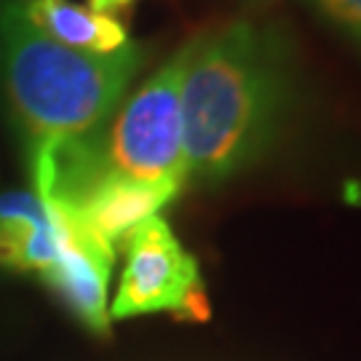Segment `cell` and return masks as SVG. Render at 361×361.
Instances as JSON below:
<instances>
[{
  "label": "cell",
  "mask_w": 361,
  "mask_h": 361,
  "mask_svg": "<svg viewBox=\"0 0 361 361\" xmlns=\"http://www.w3.org/2000/svg\"><path fill=\"white\" fill-rule=\"evenodd\" d=\"M249 6H255V8H262V6H268V3H273V0H246Z\"/></svg>",
  "instance_id": "obj_10"
},
{
  "label": "cell",
  "mask_w": 361,
  "mask_h": 361,
  "mask_svg": "<svg viewBox=\"0 0 361 361\" xmlns=\"http://www.w3.org/2000/svg\"><path fill=\"white\" fill-rule=\"evenodd\" d=\"M302 78L284 27L233 19L190 38L182 80L188 180L222 185L281 145Z\"/></svg>",
  "instance_id": "obj_1"
},
{
  "label": "cell",
  "mask_w": 361,
  "mask_h": 361,
  "mask_svg": "<svg viewBox=\"0 0 361 361\" xmlns=\"http://www.w3.org/2000/svg\"><path fill=\"white\" fill-rule=\"evenodd\" d=\"M180 193L182 188L177 185L104 177L89 185L73 201L67 204L54 201V204L67 209L83 228H89L97 238H102L104 244L118 252L137 225H142L150 217H158Z\"/></svg>",
  "instance_id": "obj_6"
},
{
  "label": "cell",
  "mask_w": 361,
  "mask_h": 361,
  "mask_svg": "<svg viewBox=\"0 0 361 361\" xmlns=\"http://www.w3.org/2000/svg\"><path fill=\"white\" fill-rule=\"evenodd\" d=\"M123 271L110 302V322L171 313L207 322L209 297L198 259L182 246L166 219L150 217L123 241Z\"/></svg>",
  "instance_id": "obj_3"
},
{
  "label": "cell",
  "mask_w": 361,
  "mask_h": 361,
  "mask_svg": "<svg viewBox=\"0 0 361 361\" xmlns=\"http://www.w3.org/2000/svg\"><path fill=\"white\" fill-rule=\"evenodd\" d=\"M140 0H89V6L99 13H110V16H121V13L131 11Z\"/></svg>",
  "instance_id": "obj_9"
},
{
  "label": "cell",
  "mask_w": 361,
  "mask_h": 361,
  "mask_svg": "<svg viewBox=\"0 0 361 361\" xmlns=\"http://www.w3.org/2000/svg\"><path fill=\"white\" fill-rule=\"evenodd\" d=\"M65 244V217L59 207L27 190L0 193V271L40 279Z\"/></svg>",
  "instance_id": "obj_5"
},
{
  "label": "cell",
  "mask_w": 361,
  "mask_h": 361,
  "mask_svg": "<svg viewBox=\"0 0 361 361\" xmlns=\"http://www.w3.org/2000/svg\"><path fill=\"white\" fill-rule=\"evenodd\" d=\"M313 11H319L335 25L345 38L356 40L361 46V0H302Z\"/></svg>",
  "instance_id": "obj_8"
},
{
  "label": "cell",
  "mask_w": 361,
  "mask_h": 361,
  "mask_svg": "<svg viewBox=\"0 0 361 361\" xmlns=\"http://www.w3.org/2000/svg\"><path fill=\"white\" fill-rule=\"evenodd\" d=\"M59 212L65 217V244L56 262L38 281L62 302V308L86 332L107 337L113 324L107 292L118 252L104 244L102 238H97L89 228H83L67 209L59 207Z\"/></svg>",
  "instance_id": "obj_4"
},
{
  "label": "cell",
  "mask_w": 361,
  "mask_h": 361,
  "mask_svg": "<svg viewBox=\"0 0 361 361\" xmlns=\"http://www.w3.org/2000/svg\"><path fill=\"white\" fill-rule=\"evenodd\" d=\"M27 19L43 35L83 54H116L131 43L121 16L94 11L75 0H22Z\"/></svg>",
  "instance_id": "obj_7"
},
{
  "label": "cell",
  "mask_w": 361,
  "mask_h": 361,
  "mask_svg": "<svg viewBox=\"0 0 361 361\" xmlns=\"http://www.w3.org/2000/svg\"><path fill=\"white\" fill-rule=\"evenodd\" d=\"M147 65V46L83 54L43 35L22 0H0V102L22 147L30 188L54 155L97 137Z\"/></svg>",
  "instance_id": "obj_2"
}]
</instances>
